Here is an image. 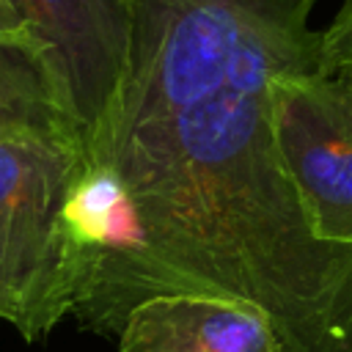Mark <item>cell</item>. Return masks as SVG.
<instances>
[{
    "mask_svg": "<svg viewBox=\"0 0 352 352\" xmlns=\"http://www.w3.org/2000/svg\"><path fill=\"white\" fill-rule=\"evenodd\" d=\"M8 135L82 140L80 124L36 38L0 36V138Z\"/></svg>",
    "mask_w": 352,
    "mask_h": 352,
    "instance_id": "obj_6",
    "label": "cell"
},
{
    "mask_svg": "<svg viewBox=\"0 0 352 352\" xmlns=\"http://www.w3.org/2000/svg\"><path fill=\"white\" fill-rule=\"evenodd\" d=\"M82 165V140L0 138V322L28 341L44 338L74 311L66 206Z\"/></svg>",
    "mask_w": 352,
    "mask_h": 352,
    "instance_id": "obj_2",
    "label": "cell"
},
{
    "mask_svg": "<svg viewBox=\"0 0 352 352\" xmlns=\"http://www.w3.org/2000/svg\"><path fill=\"white\" fill-rule=\"evenodd\" d=\"M311 6L126 0V69L66 206L85 327L209 294L261 308L286 352H352V248L316 239L270 110L275 74L324 72Z\"/></svg>",
    "mask_w": 352,
    "mask_h": 352,
    "instance_id": "obj_1",
    "label": "cell"
},
{
    "mask_svg": "<svg viewBox=\"0 0 352 352\" xmlns=\"http://www.w3.org/2000/svg\"><path fill=\"white\" fill-rule=\"evenodd\" d=\"M0 36L11 38H33L28 30V22L16 6V0H0Z\"/></svg>",
    "mask_w": 352,
    "mask_h": 352,
    "instance_id": "obj_8",
    "label": "cell"
},
{
    "mask_svg": "<svg viewBox=\"0 0 352 352\" xmlns=\"http://www.w3.org/2000/svg\"><path fill=\"white\" fill-rule=\"evenodd\" d=\"M322 55L324 72L352 85V0H344L330 28L322 30Z\"/></svg>",
    "mask_w": 352,
    "mask_h": 352,
    "instance_id": "obj_7",
    "label": "cell"
},
{
    "mask_svg": "<svg viewBox=\"0 0 352 352\" xmlns=\"http://www.w3.org/2000/svg\"><path fill=\"white\" fill-rule=\"evenodd\" d=\"M16 6L88 140L126 69V0H16Z\"/></svg>",
    "mask_w": 352,
    "mask_h": 352,
    "instance_id": "obj_4",
    "label": "cell"
},
{
    "mask_svg": "<svg viewBox=\"0 0 352 352\" xmlns=\"http://www.w3.org/2000/svg\"><path fill=\"white\" fill-rule=\"evenodd\" d=\"M270 110L316 239L352 248V85L314 69L280 72Z\"/></svg>",
    "mask_w": 352,
    "mask_h": 352,
    "instance_id": "obj_3",
    "label": "cell"
},
{
    "mask_svg": "<svg viewBox=\"0 0 352 352\" xmlns=\"http://www.w3.org/2000/svg\"><path fill=\"white\" fill-rule=\"evenodd\" d=\"M118 352H286L267 314L209 294H160L118 327Z\"/></svg>",
    "mask_w": 352,
    "mask_h": 352,
    "instance_id": "obj_5",
    "label": "cell"
}]
</instances>
